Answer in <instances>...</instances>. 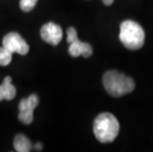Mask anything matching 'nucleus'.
Instances as JSON below:
<instances>
[{"label": "nucleus", "mask_w": 153, "mask_h": 152, "mask_svg": "<svg viewBox=\"0 0 153 152\" xmlns=\"http://www.w3.org/2000/svg\"><path fill=\"white\" fill-rule=\"evenodd\" d=\"M12 51L9 50L8 48H6L4 46L0 47V65H8L12 60Z\"/></svg>", "instance_id": "obj_10"}, {"label": "nucleus", "mask_w": 153, "mask_h": 152, "mask_svg": "<svg viewBox=\"0 0 153 152\" xmlns=\"http://www.w3.org/2000/svg\"><path fill=\"white\" fill-rule=\"evenodd\" d=\"M120 41L128 50H139L144 44V31L138 23L132 20H126L120 27Z\"/></svg>", "instance_id": "obj_3"}, {"label": "nucleus", "mask_w": 153, "mask_h": 152, "mask_svg": "<svg viewBox=\"0 0 153 152\" xmlns=\"http://www.w3.org/2000/svg\"><path fill=\"white\" fill-rule=\"evenodd\" d=\"M102 1H103V3H104L105 5L110 6V5H112V4H113L115 0H102Z\"/></svg>", "instance_id": "obj_12"}, {"label": "nucleus", "mask_w": 153, "mask_h": 152, "mask_svg": "<svg viewBox=\"0 0 153 152\" xmlns=\"http://www.w3.org/2000/svg\"><path fill=\"white\" fill-rule=\"evenodd\" d=\"M35 148H36V149H37L38 151H40V150L43 149V144L39 142V143H37V144L35 145Z\"/></svg>", "instance_id": "obj_13"}, {"label": "nucleus", "mask_w": 153, "mask_h": 152, "mask_svg": "<svg viewBox=\"0 0 153 152\" xmlns=\"http://www.w3.org/2000/svg\"><path fill=\"white\" fill-rule=\"evenodd\" d=\"M39 105V97L32 94L27 99H22L19 104V121L25 125L32 124L34 119V110Z\"/></svg>", "instance_id": "obj_5"}, {"label": "nucleus", "mask_w": 153, "mask_h": 152, "mask_svg": "<svg viewBox=\"0 0 153 152\" xmlns=\"http://www.w3.org/2000/svg\"><path fill=\"white\" fill-rule=\"evenodd\" d=\"M14 148L18 152H29L32 149V143L29 140V138L24 134L19 133L15 136L14 142H13Z\"/></svg>", "instance_id": "obj_9"}, {"label": "nucleus", "mask_w": 153, "mask_h": 152, "mask_svg": "<svg viewBox=\"0 0 153 152\" xmlns=\"http://www.w3.org/2000/svg\"><path fill=\"white\" fill-rule=\"evenodd\" d=\"M67 43L69 44L68 53L71 56L77 57L82 56L83 57H90L93 53V50L91 44L79 41L77 36V32L74 28L70 27L67 29Z\"/></svg>", "instance_id": "obj_4"}, {"label": "nucleus", "mask_w": 153, "mask_h": 152, "mask_svg": "<svg viewBox=\"0 0 153 152\" xmlns=\"http://www.w3.org/2000/svg\"><path fill=\"white\" fill-rule=\"evenodd\" d=\"M38 0H20V8L24 12H30L35 8Z\"/></svg>", "instance_id": "obj_11"}, {"label": "nucleus", "mask_w": 153, "mask_h": 152, "mask_svg": "<svg viewBox=\"0 0 153 152\" xmlns=\"http://www.w3.org/2000/svg\"><path fill=\"white\" fill-rule=\"evenodd\" d=\"M12 78L10 76H6L0 85V102L2 100H13L16 96V88L12 85Z\"/></svg>", "instance_id": "obj_8"}, {"label": "nucleus", "mask_w": 153, "mask_h": 152, "mask_svg": "<svg viewBox=\"0 0 153 152\" xmlns=\"http://www.w3.org/2000/svg\"><path fill=\"white\" fill-rule=\"evenodd\" d=\"M41 37L45 43L51 44L53 46H57L63 37V32L60 26L53 22H48L42 27Z\"/></svg>", "instance_id": "obj_7"}, {"label": "nucleus", "mask_w": 153, "mask_h": 152, "mask_svg": "<svg viewBox=\"0 0 153 152\" xmlns=\"http://www.w3.org/2000/svg\"><path fill=\"white\" fill-rule=\"evenodd\" d=\"M2 44L6 48L12 51L13 53H19L21 56H25L29 53L30 47L20 34L11 32L3 38Z\"/></svg>", "instance_id": "obj_6"}, {"label": "nucleus", "mask_w": 153, "mask_h": 152, "mask_svg": "<svg viewBox=\"0 0 153 152\" xmlns=\"http://www.w3.org/2000/svg\"><path fill=\"white\" fill-rule=\"evenodd\" d=\"M104 88L113 97H120L132 92L135 83L131 77L117 70H109L103 76Z\"/></svg>", "instance_id": "obj_1"}, {"label": "nucleus", "mask_w": 153, "mask_h": 152, "mask_svg": "<svg viewBox=\"0 0 153 152\" xmlns=\"http://www.w3.org/2000/svg\"><path fill=\"white\" fill-rule=\"evenodd\" d=\"M93 131L96 138L102 143H108L116 139L120 132V124L114 115L102 113L94 121Z\"/></svg>", "instance_id": "obj_2"}]
</instances>
